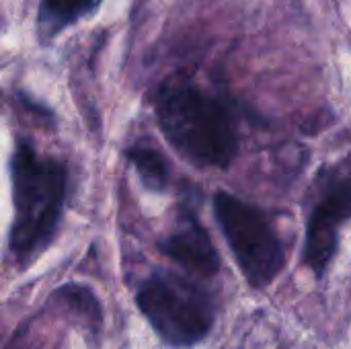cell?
I'll return each mask as SVG.
<instances>
[{"instance_id": "cell-4", "label": "cell", "mask_w": 351, "mask_h": 349, "mask_svg": "<svg viewBox=\"0 0 351 349\" xmlns=\"http://www.w3.org/2000/svg\"><path fill=\"white\" fill-rule=\"evenodd\" d=\"M214 214L247 284L255 290L267 288L284 269L286 251L265 212L228 191H218Z\"/></svg>"}, {"instance_id": "cell-9", "label": "cell", "mask_w": 351, "mask_h": 349, "mask_svg": "<svg viewBox=\"0 0 351 349\" xmlns=\"http://www.w3.org/2000/svg\"><path fill=\"white\" fill-rule=\"evenodd\" d=\"M58 296H62L60 300H64L66 304L78 309L86 319H88V325L97 331L101 329V306L95 298V294L88 290V288H82V286H64L58 290Z\"/></svg>"}, {"instance_id": "cell-3", "label": "cell", "mask_w": 351, "mask_h": 349, "mask_svg": "<svg viewBox=\"0 0 351 349\" xmlns=\"http://www.w3.org/2000/svg\"><path fill=\"white\" fill-rule=\"evenodd\" d=\"M136 304L154 333L171 348H191L214 327V304L197 284L167 272L144 280Z\"/></svg>"}, {"instance_id": "cell-2", "label": "cell", "mask_w": 351, "mask_h": 349, "mask_svg": "<svg viewBox=\"0 0 351 349\" xmlns=\"http://www.w3.org/2000/svg\"><path fill=\"white\" fill-rule=\"evenodd\" d=\"M156 121L169 144L189 163L228 169L239 152V136L228 109L191 82H173L156 97Z\"/></svg>"}, {"instance_id": "cell-8", "label": "cell", "mask_w": 351, "mask_h": 349, "mask_svg": "<svg viewBox=\"0 0 351 349\" xmlns=\"http://www.w3.org/2000/svg\"><path fill=\"white\" fill-rule=\"evenodd\" d=\"M101 0H43L39 6V33L43 39L53 37L70 23L93 12Z\"/></svg>"}, {"instance_id": "cell-1", "label": "cell", "mask_w": 351, "mask_h": 349, "mask_svg": "<svg viewBox=\"0 0 351 349\" xmlns=\"http://www.w3.org/2000/svg\"><path fill=\"white\" fill-rule=\"evenodd\" d=\"M14 220L8 234V249L19 265H27L47 249L60 226L68 171L53 156H43L37 148L19 140L10 158Z\"/></svg>"}, {"instance_id": "cell-7", "label": "cell", "mask_w": 351, "mask_h": 349, "mask_svg": "<svg viewBox=\"0 0 351 349\" xmlns=\"http://www.w3.org/2000/svg\"><path fill=\"white\" fill-rule=\"evenodd\" d=\"M128 160L134 165L140 181L148 191L162 193L171 181V167L160 150L148 144H134L128 148Z\"/></svg>"}, {"instance_id": "cell-5", "label": "cell", "mask_w": 351, "mask_h": 349, "mask_svg": "<svg viewBox=\"0 0 351 349\" xmlns=\"http://www.w3.org/2000/svg\"><path fill=\"white\" fill-rule=\"evenodd\" d=\"M348 220H351V173L333 169L321 183L304 237L302 259L319 280L337 253L339 230Z\"/></svg>"}, {"instance_id": "cell-6", "label": "cell", "mask_w": 351, "mask_h": 349, "mask_svg": "<svg viewBox=\"0 0 351 349\" xmlns=\"http://www.w3.org/2000/svg\"><path fill=\"white\" fill-rule=\"evenodd\" d=\"M158 249L165 257L199 278H214L222 265L220 253L214 247L208 230L187 208L181 210L173 232L158 243Z\"/></svg>"}]
</instances>
